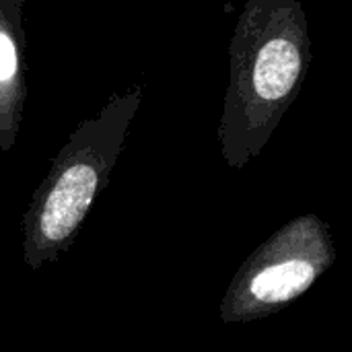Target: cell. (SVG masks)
Returning <instances> with one entry per match:
<instances>
[{"mask_svg":"<svg viewBox=\"0 0 352 352\" xmlns=\"http://www.w3.org/2000/svg\"><path fill=\"white\" fill-rule=\"evenodd\" d=\"M311 64L301 0H248L229 41L219 144L231 169L256 159L299 97Z\"/></svg>","mask_w":352,"mask_h":352,"instance_id":"1","label":"cell"},{"mask_svg":"<svg viewBox=\"0 0 352 352\" xmlns=\"http://www.w3.org/2000/svg\"><path fill=\"white\" fill-rule=\"evenodd\" d=\"M142 89L111 95L95 118L82 120L60 148L23 217V260L31 270L64 254L122 155Z\"/></svg>","mask_w":352,"mask_h":352,"instance_id":"2","label":"cell"},{"mask_svg":"<svg viewBox=\"0 0 352 352\" xmlns=\"http://www.w3.org/2000/svg\"><path fill=\"white\" fill-rule=\"evenodd\" d=\"M334 260L328 225L318 214L293 219L241 264L221 301V320L252 322L280 311L305 295Z\"/></svg>","mask_w":352,"mask_h":352,"instance_id":"3","label":"cell"},{"mask_svg":"<svg viewBox=\"0 0 352 352\" xmlns=\"http://www.w3.org/2000/svg\"><path fill=\"white\" fill-rule=\"evenodd\" d=\"M25 0H0V151L16 142L27 101Z\"/></svg>","mask_w":352,"mask_h":352,"instance_id":"4","label":"cell"}]
</instances>
